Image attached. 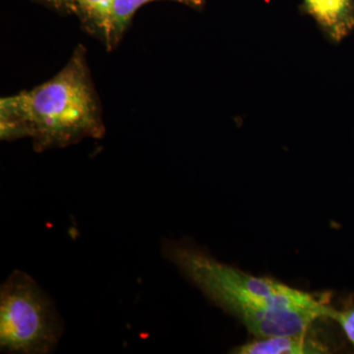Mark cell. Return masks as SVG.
Wrapping results in <instances>:
<instances>
[{
  "label": "cell",
  "instance_id": "obj_4",
  "mask_svg": "<svg viewBox=\"0 0 354 354\" xmlns=\"http://www.w3.org/2000/svg\"><path fill=\"white\" fill-rule=\"evenodd\" d=\"M312 18L330 38H344L354 25L353 0H304Z\"/></svg>",
  "mask_w": 354,
  "mask_h": 354
},
{
  "label": "cell",
  "instance_id": "obj_3",
  "mask_svg": "<svg viewBox=\"0 0 354 354\" xmlns=\"http://www.w3.org/2000/svg\"><path fill=\"white\" fill-rule=\"evenodd\" d=\"M62 332L64 324L50 297L31 276L14 271L0 288L2 353H51Z\"/></svg>",
  "mask_w": 354,
  "mask_h": 354
},
{
  "label": "cell",
  "instance_id": "obj_9",
  "mask_svg": "<svg viewBox=\"0 0 354 354\" xmlns=\"http://www.w3.org/2000/svg\"><path fill=\"white\" fill-rule=\"evenodd\" d=\"M196 1L198 2V4H199L200 2H201V0H196Z\"/></svg>",
  "mask_w": 354,
  "mask_h": 354
},
{
  "label": "cell",
  "instance_id": "obj_7",
  "mask_svg": "<svg viewBox=\"0 0 354 354\" xmlns=\"http://www.w3.org/2000/svg\"><path fill=\"white\" fill-rule=\"evenodd\" d=\"M73 1L88 16V19L94 22L95 27L101 30L104 36L114 0H73Z\"/></svg>",
  "mask_w": 354,
  "mask_h": 354
},
{
  "label": "cell",
  "instance_id": "obj_2",
  "mask_svg": "<svg viewBox=\"0 0 354 354\" xmlns=\"http://www.w3.org/2000/svg\"><path fill=\"white\" fill-rule=\"evenodd\" d=\"M104 132L84 48L50 80L0 102L1 139L30 137L39 152L100 138Z\"/></svg>",
  "mask_w": 354,
  "mask_h": 354
},
{
  "label": "cell",
  "instance_id": "obj_8",
  "mask_svg": "<svg viewBox=\"0 0 354 354\" xmlns=\"http://www.w3.org/2000/svg\"><path fill=\"white\" fill-rule=\"evenodd\" d=\"M330 319L337 321L341 325L344 334L354 346V305L342 311L333 308Z\"/></svg>",
  "mask_w": 354,
  "mask_h": 354
},
{
  "label": "cell",
  "instance_id": "obj_5",
  "mask_svg": "<svg viewBox=\"0 0 354 354\" xmlns=\"http://www.w3.org/2000/svg\"><path fill=\"white\" fill-rule=\"evenodd\" d=\"M306 333L262 337L234 348L232 353L322 354L328 353V348L322 342L311 339Z\"/></svg>",
  "mask_w": 354,
  "mask_h": 354
},
{
  "label": "cell",
  "instance_id": "obj_1",
  "mask_svg": "<svg viewBox=\"0 0 354 354\" xmlns=\"http://www.w3.org/2000/svg\"><path fill=\"white\" fill-rule=\"evenodd\" d=\"M162 251L209 301L258 339L307 332L314 321L307 309L329 306L322 297L247 274L186 242L165 241Z\"/></svg>",
  "mask_w": 354,
  "mask_h": 354
},
{
  "label": "cell",
  "instance_id": "obj_6",
  "mask_svg": "<svg viewBox=\"0 0 354 354\" xmlns=\"http://www.w3.org/2000/svg\"><path fill=\"white\" fill-rule=\"evenodd\" d=\"M153 1L156 0H114L104 34L109 48H111L120 41L133 16L140 7ZM176 1L198 4L196 0H176Z\"/></svg>",
  "mask_w": 354,
  "mask_h": 354
}]
</instances>
